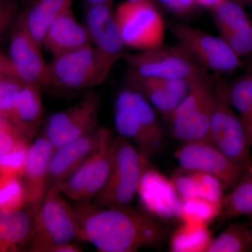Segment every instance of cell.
Instances as JSON below:
<instances>
[{"mask_svg": "<svg viewBox=\"0 0 252 252\" xmlns=\"http://www.w3.org/2000/svg\"><path fill=\"white\" fill-rule=\"evenodd\" d=\"M79 240L92 244L100 252H135L165 243L170 229L164 220L133 208L98 207L89 203L73 206Z\"/></svg>", "mask_w": 252, "mask_h": 252, "instance_id": "6da1fadb", "label": "cell"}, {"mask_svg": "<svg viewBox=\"0 0 252 252\" xmlns=\"http://www.w3.org/2000/svg\"><path fill=\"white\" fill-rule=\"evenodd\" d=\"M189 81V91L172 113L169 123L172 135L184 143L205 141L217 98V77L206 70Z\"/></svg>", "mask_w": 252, "mask_h": 252, "instance_id": "7a4b0ae2", "label": "cell"}, {"mask_svg": "<svg viewBox=\"0 0 252 252\" xmlns=\"http://www.w3.org/2000/svg\"><path fill=\"white\" fill-rule=\"evenodd\" d=\"M148 160L125 137L119 135L114 137L110 173L103 188L91 203L108 208H132V201L142 174L149 165Z\"/></svg>", "mask_w": 252, "mask_h": 252, "instance_id": "3957f363", "label": "cell"}, {"mask_svg": "<svg viewBox=\"0 0 252 252\" xmlns=\"http://www.w3.org/2000/svg\"><path fill=\"white\" fill-rule=\"evenodd\" d=\"M33 209L34 227L29 250L50 252L59 245L79 239V228L73 206L56 187L48 189L42 200Z\"/></svg>", "mask_w": 252, "mask_h": 252, "instance_id": "277c9868", "label": "cell"}, {"mask_svg": "<svg viewBox=\"0 0 252 252\" xmlns=\"http://www.w3.org/2000/svg\"><path fill=\"white\" fill-rule=\"evenodd\" d=\"M126 48L145 51L164 44L165 23L152 1H126L114 11Z\"/></svg>", "mask_w": 252, "mask_h": 252, "instance_id": "5b68a950", "label": "cell"}, {"mask_svg": "<svg viewBox=\"0 0 252 252\" xmlns=\"http://www.w3.org/2000/svg\"><path fill=\"white\" fill-rule=\"evenodd\" d=\"M114 137L103 127L97 148L72 175L56 186L64 196L76 203H89L103 188L110 173Z\"/></svg>", "mask_w": 252, "mask_h": 252, "instance_id": "8992f818", "label": "cell"}, {"mask_svg": "<svg viewBox=\"0 0 252 252\" xmlns=\"http://www.w3.org/2000/svg\"><path fill=\"white\" fill-rule=\"evenodd\" d=\"M170 29L179 45L206 70L225 74L243 67L241 59L220 36L181 23H172Z\"/></svg>", "mask_w": 252, "mask_h": 252, "instance_id": "52a82bcc", "label": "cell"}, {"mask_svg": "<svg viewBox=\"0 0 252 252\" xmlns=\"http://www.w3.org/2000/svg\"><path fill=\"white\" fill-rule=\"evenodd\" d=\"M123 59L127 70L145 77L183 79L190 80L199 73L206 70L195 62L182 46H165L125 53Z\"/></svg>", "mask_w": 252, "mask_h": 252, "instance_id": "ba28073f", "label": "cell"}, {"mask_svg": "<svg viewBox=\"0 0 252 252\" xmlns=\"http://www.w3.org/2000/svg\"><path fill=\"white\" fill-rule=\"evenodd\" d=\"M224 80L217 77V98L207 142L236 161L252 163V147L241 117L228 103L223 91Z\"/></svg>", "mask_w": 252, "mask_h": 252, "instance_id": "9c48e42d", "label": "cell"}, {"mask_svg": "<svg viewBox=\"0 0 252 252\" xmlns=\"http://www.w3.org/2000/svg\"><path fill=\"white\" fill-rule=\"evenodd\" d=\"M174 156L182 169L215 177L224 190L234 188L252 165L230 158L205 141L184 143Z\"/></svg>", "mask_w": 252, "mask_h": 252, "instance_id": "30bf717a", "label": "cell"}, {"mask_svg": "<svg viewBox=\"0 0 252 252\" xmlns=\"http://www.w3.org/2000/svg\"><path fill=\"white\" fill-rule=\"evenodd\" d=\"M99 107V96L89 92L77 104L48 118L43 136L57 149L89 135L97 127Z\"/></svg>", "mask_w": 252, "mask_h": 252, "instance_id": "8fae6325", "label": "cell"}, {"mask_svg": "<svg viewBox=\"0 0 252 252\" xmlns=\"http://www.w3.org/2000/svg\"><path fill=\"white\" fill-rule=\"evenodd\" d=\"M46 86L68 90L98 86L92 44L54 57L47 64Z\"/></svg>", "mask_w": 252, "mask_h": 252, "instance_id": "7c38bea8", "label": "cell"}, {"mask_svg": "<svg viewBox=\"0 0 252 252\" xmlns=\"http://www.w3.org/2000/svg\"><path fill=\"white\" fill-rule=\"evenodd\" d=\"M94 48L98 85L107 80L113 68L125 54L126 46L114 13H98L84 23Z\"/></svg>", "mask_w": 252, "mask_h": 252, "instance_id": "4fadbf2b", "label": "cell"}, {"mask_svg": "<svg viewBox=\"0 0 252 252\" xmlns=\"http://www.w3.org/2000/svg\"><path fill=\"white\" fill-rule=\"evenodd\" d=\"M14 24L9 59L15 76L26 85L46 86L48 64L41 54L42 46L33 39L20 15Z\"/></svg>", "mask_w": 252, "mask_h": 252, "instance_id": "5bb4252c", "label": "cell"}, {"mask_svg": "<svg viewBox=\"0 0 252 252\" xmlns=\"http://www.w3.org/2000/svg\"><path fill=\"white\" fill-rule=\"evenodd\" d=\"M41 86L25 85L0 104V117L31 141L44 117Z\"/></svg>", "mask_w": 252, "mask_h": 252, "instance_id": "9a60e30c", "label": "cell"}, {"mask_svg": "<svg viewBox=\"0 0 252 252\" xmlns=\"http://www.w3.org/2000/svg\"><path fill=\"white\" fill-rule=\"evenodd\" d=\"M220 36L240 59L252 56V21L243 4L224 0L212 9Z\"/></svg>", "mask_w": 252, "mask_h": 252, "instance_id": "2e32d148", "label": "cell"}, {"mask_svg": "<svg viewBox=\"0 0 252 252\" xmlns=\"http://www.w3.org/2000/svg\"><path fill=\"white\" fill-rule=\"evenodd\" d=\"M126 80L128 86L140 93L167 122L190 87L187 79L142 77L129 70Z\"/></svg>", "mask_w": 252, "mask_h": 252, "instance_id": "e0dca14e", "label": "cell"}, {"mask_svg": "<svg viewBox=\"0 0 252 252\" xmlns=\"http://www.w3.org/2000/svg\"><path fill=\"white\" fill-rule=\"evenodd\" d=\"M137 194L147 212L162 220H181L182 199L171 181L147 166L141 177Z\"/></svg>", "mask_w": 252, "mask_h": 252, "instance_id": "ac0fdd59", "label": "cell"}, {"mask_svg": "<svg viewBox=\"0 0 252 252\" xmlns=\"http://www.w3.org/2000/svg\"><path fill=\"white\" fill-rule=\"evenodd\" d=\"M103 127L55 149L50 161L47 190L67 179L89 157L102 137Z\"/></svg>", "mask_w": 252, "mask_h": 252, "instance_id": "d6986e66", "label": "cell"}, {"mask_svg": "<svg viewBox=\"0 0 252 252\" xmlns=\"http://www.w3.org/2000/svg\"><path fill=\"white\" fill-rule=\"evenodd\" d=\"M55 149L44 136L36 139L30 146L23 175L29 205L39 203L47 191L49 164Z\"/></svg>", "mask_w": 252, "mask_h": 252, "instance_id": "ffe728a7", "label": "cell"}, {"mask_svg": "<svg viewBox=\"0 0 252 252\" xmlns=\"http://www.w3.org/2000/svg\"><path fill=\"white\" fill-rule=\"evenodd\" d=\"M114 114L116 130L119 135L130 141L148 160L157 155V150L132 108L130 88H125L118 93L114 102Z\"/></svg>", "mask_w": 252, "mask_h": 252, "instance_id": "44dd1931", "label": "cell"}, {"mask_svg": "<svg viewBox=\"0 0 252 252\" xmlns=\"http://www.w3.org/2000/svg\"><path fill=\"white\" fill-rule=\"evenodd\" d=\"M90 44L85 26L78 22L71 10L55 20L44 36L42 46L56 57Z\"/></svg>", "mask_w": 252, "mask_h": 252, "instance_id": "7402d4cb", "label": "cell"}, {"mask_svg": "<svg viewBox=\"0 0 252 252\" xmlns=\"http://www.w3.org/2000/svg\"><path fill=\"white\" fill-rule=\"evenodd\" d=\"M34 227L33 209H0V251L22 248L31 241Z\"/></svg>", "mask_w": 252, "mask_h": 252, "instance_id": "603a6c76", "label": "cell"}, {"mask_svg": "<svg viewBox=\"0 0 252 252\" xmlns=\"http://www.w3.org/2000/svg\"><path fill=\"white\" fill-rule=\"evenodd\" d=\"M72 10V0H34L20 14L31 35L42 46L48 30L56 18Z\"/></svg>", "mask_w": 252, "mask_h": 252, "instance_id": "cb8c5ba5", "label": "cell"}, {"mask_svg": "<svg viewBox=\"0 0 252 252\" xmlns=\"http://www.w3.org/2000/svg\"><path fill=\"white\" fill-rule=\"evenodd\" d=\"M212 239L208 224L182 223L171 235L170 249L175 252H206Z\"/></svg>", "mask_w": 252, "mask_h": 252, "instance_id": "d4e9b609", "label": "cell"}, {"mask_svg": "<svg viewBox=\"0 0 252 252\" xmlns=\"http://www.w3.org/2000/svg\"><path fill=\"white\" fill-rule=\"evenodd\" d=\"M220 215L228 218L244 215L252 217V165L231 191L223 195Z\"/></svg>", "mask_w": 252, "mask_h": 252, "instance_id": "484cf974", "label": "cell"}, {"mask_svg": "<svg viewBox=\"0 0 252 252\" xmlns=\"http://www.w3.org/2000/svg\"><path fill=\"white\" fill-rule=\"evenodd\" d=\"M225 98L241 118L252 119V70L230 82L224 81Z\"/></svg>", "mask_w": 252, "mask_h": 252, "instance_id": "4316f807", "label": "cell"}, {"mask_svg": "<svg viewBox=\"0 0 252 252\" xmlns=\"http://www.w3.org/2000/svg\"><path fill=\"white\" fill-rule=\"evenodd\" d=\"M252 252L250 230L245 223L230 224L217 238L212 239L206 252Z\"/></svg>", "mask_w": 252, "mask_h": 252, "instance_id": "83f0119b", "label": "cell"}, {"mask_svg": "<svg viewBox=\"0 0 252 252\" xmlns=\"http://www.w3.org/2000/svg\"><path fill=\"white\" fill-rule=\"evenodd\" d=\"M221 203H214L200 197L182 200V223L208 224L220 215Z\"/></svg>", "mask_w": 252, "mask_h": 252, "instance_id": "f1b7e54d", "label": "cell"}, {"mask_svg": "<svg viewBox=\"0 0 252 252\" xmlns=\"http://www.w3.org/2000/svg\"><path fill=\"white\" fill-rule=\"evenodd\" d=\"M29 205L28 193L19 177L0 175V209L17 210Z\"/></svg>", "mask_w": 252, "mask_h": 252, "instance_id": "f546056e", "label": "cell"}, {"mask_svg": "<svg viewBox=\"0 0 252 252\" xmlns=\"http://www.w3.org/2000/svg\"><path fill=\"white\" fill-rule=\"evenodd\" d=\"M29 142L21 140L9 152L0 156V175L23 177L31 146Z\"/></svg>", "mask_w": 252, "mask_h": 252, "instance_id": "4dcf8cb0", "label": "cell"}, {"mask_svg": "<svg viewBox=\"0 0 252 252\" xmlns=\"http://www.w3.org/2000/svg\"><path fill=\"white\" fill-rule=\"evenodd\" d=\"M191 172L198 185L199 197L214 203H221L223 197V186L215 177L200 172Z\"/></svg>", "mask_w": 252, "mask_h": 252, "instance_id": "1f68e13d", "label": "cell"}, {"mask_svg": "<svg viewBox=\"0 0 252 252\" xmlns=\"http://www.w3.org/2000/svg\"><path fill=\"white\" fill-rule=\"evenodd\" d=\"M183 170L172 177L171 182L176 192L182 200L199 197L198 185L191 172Z\"/></svg>", "mask_w": 252, "mask_h": 252, "instance_id": "d6a6232c", "label": "cell"}, {"mask_svg": "<svg viewBox=\"0 0 252 252\" xmlns=\"http://www.w3.org/2000/svg\"><path fill=\"white\" fill-rule=\"evenodd\" d=\"M23 140L27 139L20 135L7 122L2 121L0 124V156L9 152Z\"/></svg>", "mask_w": 252, "mask_h": 252, "instance_id": "836d02e7", "label": "cell"}, {"mask_svg": "<svg viewBox=\"0 0 252 252\" xmlns=\"http://www.w3.org/2000/svg\"><path fill=\"white\" fill-rule=\"evenodd\" d=\"M19 5L16 0H0V38L18 18Z\"/></svg>", "mask_w": 252, "mask_h": 252, "instance_id": "e575fe53", "label": "cell"}, {"mask_svg": "<svg viewBox=\"0 0 252 252\" xmlns=\"http://www.w3.org/2000/svg\"><path fill=\"white\" fill-rule=\"evenodd\" d=\"M160 4L172 14L185 17L192 14L196 7L195 0H158Z\"/></svg>", "mask_w": 252, "mask_h": 252, "instance_id": "d590c367", "label": "cell"}, {"mask_svg": "<svg viewBox=\"0 0 252 252\" xmlns=\"http://www.w3.org/2000/svg\"><path fill=\"white\" fill-rule=\"evenodd\" d=\"M26 85L16 76H4L0 79V104L6 97L16 92Z\"/></svg>", "mask_w": 252, "mask_h": 252, "instance_id": "8d00e7d4", "label": "cell"}, {"mask_svg": "<svg viewBox=\"0 0 252 252\" xmlns=\"http://www.w3.org/2000/svg\"><path fill=\"white\" fill-rule=\"evenodd\" d=\"M12 74L14 75V69H13L11 63L10 62L9 57L6 58L2 62L0 63V79L4 76Z\"/></svg>", "mask_w": 252, "mask_h": 252, "instance_id": "74e56055", "label": "cell"}, {"mask_svg": "<svg viewBox=\"0 0 252 252\" xmlns=\"http://www.w3.org/2000/svg\"><path fill=\"white\" fill-rule=\"evenodd\" d=\"M223 1L224 0H195L197 4L212 10L215 9L216 6Z\"/></svg>", "mask_w": 252, "mask_h": 252, "instance_id": "f35d334b", "label": "cell"}, {"mask_svg": "<svg viewBox=\"0 0 252 252\" xmlns=\"http://www.w3.org/2000/svg\"><path fill=\"white\" fill-rule=\"evenodd\" d=\"M241 119L245 126L249 140L252 146V119H248V118H241Z\"/></svg>", "mask_w": 252, "mask_h": 252, "instance_id": "ab89813d", "label": "cell"}, {"mask_svg": "<svg viewBox=\"0 0 252 252\" xmlns=\"http://www.w3.org/2000/svg\"><path fill=\"white\" fill-rule=\"evenodd\" d=\"M86 4H99L113 3V0H85Z\"/></svg>", "mask_w": 252, "mask_h": 252, "instance_id": "60d3db41", "label": "cell"}, {"mask_svg": "<svg viewBox=\"0 0 252 252\" xmlns=\"http://www.w3.org/2000/svg\"><path fill=\"white\" fill-rule=\"evenodd\" d=\"M6 56H5L4 55L0 54V63L2 62V61H4L5 59H6Z\"/></svg>", "mask_w": 252, "mask_h": 252, "instance_id": "b9f144b4", "label": "cell"}, {"mask_svg": "<svg viewBox=\"0 0 252 252\" xmlns=\"http://www.w3.org/2000/svg\"><path fill=\"white\" fill-rule=\"evenodd\" d=\"M129 1H152V0H126Z\"/></svg>", "mask_w": 252, "mask_h": 252, "instance_id": "7bdbcfd3", "label": "cell"}, {"mask_svg": "<svg viewBox=\"0 0 252 252\" xmlns=\"http://www.w3.org/2000/svg\"><path fill=\"white\" fill-rule=\"evenodd\" d=\"M250 235H251V238H252V225L251 228H250Z\"/></svg>", "mask_w": 252, "mask_h": 252, "instance_id": "ee69618b", "label": "cell"}, {"mask_svg": "<svg viewBox=\"0 0 252 252\" xmlns=\"http://www.w3.org/2000/svg\"><path fill=\"white\" fill-rule=\"evenodd\" d=\"M251 6H252V4L251 5Z\"/></svg>", "mask_w": 252, "mask_h": 252, "instance_id": "f6af8a7d", "label": "cell"}]
</instances>
